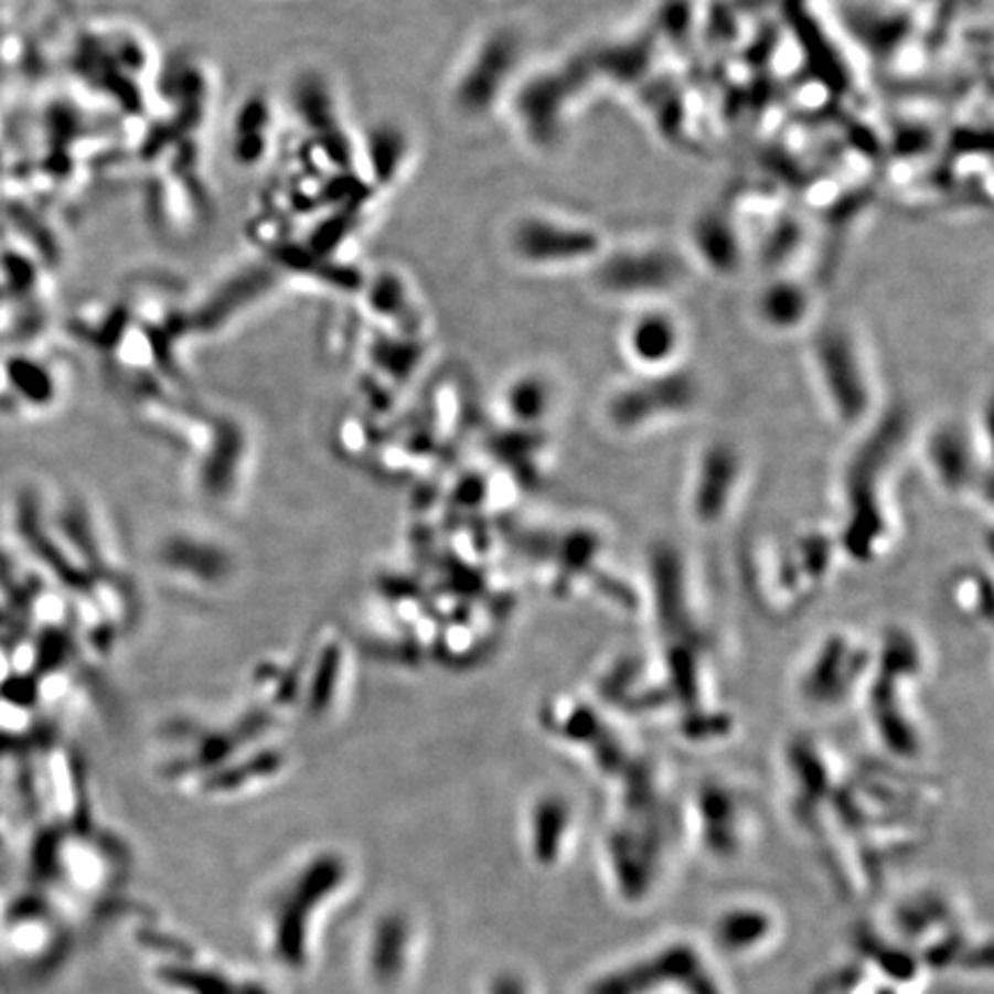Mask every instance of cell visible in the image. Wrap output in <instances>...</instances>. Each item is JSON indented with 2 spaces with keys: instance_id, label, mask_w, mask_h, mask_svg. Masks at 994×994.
Listing matches in <instances>:
<instances>
[{
  "instance_id": "2",
  "label": "cell",
  "mask_w": 994,
  "mask_h": 994,
  "mask_svg": "<svg viewBox=\"0 0 994 994\" xmlns=\"http://www.w3.org/2000/svg\"><path fill=\"white\" fill-rule=\"evenodd\" d=\"M684 345L682 322L661 309L638 313L624 334V348L629 357L642 368L661 371L673 364Z\"/></svg>"
},
{
  "instance_id": "5",
  "label": "cell",
  "mask_w": 994,
  "mask_h": 994,
  "mask_svg": "<svg viewBox=\"0 0 994 994\" xmlns=\"http://www.w3.org/2000/svg\"><path fill=\"white\" fill-rule=\"evenodd\" d=\"M509 410H512L519 419H536L546 413L548 403V387L539 378H523L509 389Z\"/></svg>"
},
{
  "instance_id": "4",
  "label": "cell",
  "mask_w": 994,
  "mask_h": 994,
  "mask_svg": "<svg viewBox=\"0 0 994 994\" xmlns=\"http://www.w3.org/2000/svg\"><path fill=\"white\" fill-rule=\"evenodd\" d=\"M758 318L769 330L788 332L799 328L811 313V295L792 279H776L762 288L756 302Z\"/></svg>"
},
{
  "instance_id": "1",
  "label": "cell",
  "mask_w": 994,
  "mask_h": 994,
  "mask_svg": "<svg viewBox=\"0 0 994 994\" xmlns=\"http://www.w3.org/2000/svg\"><path fill=\"white\" fill-rule=\"evenodd\" d=\"M512 249L532 265H574L601 256V235L578 222L530 214L514 226Z\"/></svg>"
},
{
  "instance_id": "3",
  "label": "cell",
  "mask_w": 994,
  "mask_h": 994,
  "mask_svg": "<svg viewBox=\"0 0 994 994\" xmlns=\"http://www.w3.org/2000/svg\"><path fill=\"white\" fill-rule=\"evenodd\" d=\"M680 279V267L665 252H622L606 258L601 281L608 290L644 292L673 286Z\"/></svg>"
}]
</instances>
